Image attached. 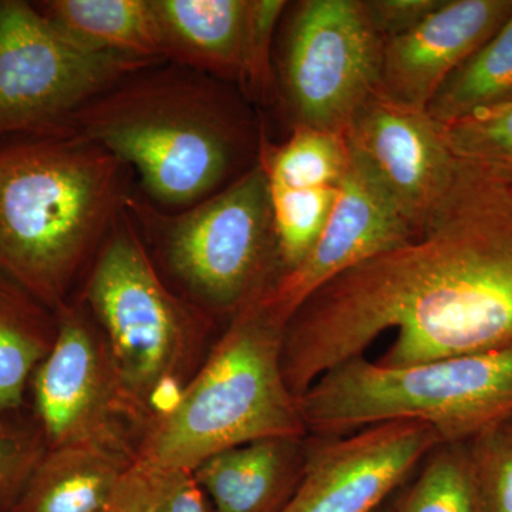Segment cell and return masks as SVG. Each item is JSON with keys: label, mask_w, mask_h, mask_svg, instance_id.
<instances>
[{"label": "cell", "mask_w": 512, "mask_h": 512, "mask_svg": "<svg viewBox=\"0 0 512 512\" xmlns=\"http://www.w3.org/2000/svg\"><path fill=\"white\" fill-rule=\"evenodd\" d=\"M387 330L396 335L376 363L393 369L512 345L510 185L464 164L456 192L420 238L306 299L284 332L289 390L299 399Z\"/></svg>", "instance_id": "1"}, {"label": "cell", "mask_w": 512, "mask_h": 512, "mask_svg": "<svg viewBox=\"0 0 512 512\" xmlns=\"http://www.w3.org/2000/svg\"><path fill=\"white\" fill-rule=\"evenodd\" d=\"M72 131L133 168L143 197L165 211L207 200L251 170L265 134L228 83L171 63L90 101Z\"/></svg>", "instance_id": "2"}, {"label": "cell", "mask_w": 512, "mask_h": 512, "mask_svg": "<svg viewBox=\"0 0 512 512\" xmlns=\"http://www.w3.org/2000/svg\"><path fill=\"white\" fill-rule=\"evenodd\" d=\"M127 170L79 134L0 144V276L62 308L126 208Z\"/></svg>", "instance_id": "3"}, {"label": "cell", "mask_w": 512, "mask_h": 512, "mask_svg": "<svg viewBox=\"0 0 512 512\" xmlns=\"http://www.w3.org/2000/svg\"><path fill=\"white\" fill-rule=\"evenodd\" d=\"M285 328L259 299L235 313L197 375L151 419L137 460L192 473L229 448L309 436L282 369Z\"/></svg>", "instance_id": "4"}, {"label": "cell", "mask_w": 512, "mask_h": 512, "mask_svg": "<svg viewBox=\"0 0 512 512\" xmlns=\"http://www.w3.org/2000/svg\"><path fill=\"white\" fill-rule=\"evenodd\" d=\"M298 406L316 437L420 421L443 443H467L512 417V345L396 369L352 357L323 373Z\"/></svg>", "instance_id": "5"}, {"label": "cell", "mask_w": 512, "mask_h": 512, "mask_svg": "<svg viewBox=\"0 0 512 512\" xmlns=\"http://www.w3.org/2000/svg\"><path fill=\"white\" fill-rule=\"evenodd\" d=\"M86 301L134 409L164 412L181 392L207 316L167 288L126 208L97 252Z\"/></svg>", "instance_id": "6"}, {"label": "cell", "mask_w": 512, "mask_h": 512, "mask_svg": "<svg viewBox=\"0 0 512 512\" xmlns=\"http://www.w3.org/2000/svg\"><path fill=\"white\" fill-rule=\"evenodd\" d=\"M126 211L201 311L232 318L284 275L268 178L259 163L185 210H161L131 194Z\"/></svg>", "instance_id": "7"}, {"label": "cell", "mask_w": 512, "mask_h": 512, "mask_svg": "<svg viewBox=\"0 0 512 512\" xmlns=\"http://www.w3.org/2000/svg\"><path fill=\"white\" fill-rule=\"evenodd\" d=\"M151 66L77 42L33 3L0 0V140L69 136L77 111Z\"/></svg>", "instance_id": "8"}, {"label": "cell", "mask_w": 512, "mask_h": 512, "mask_svg": "<svg viewBox=\"0 0 512 512\" xmlns=\"http://www.w3.org/2000/svg\"><path fill=\"white\" fill-rule=\"evenodd\" d=\"M383 50L363 0L296 3L278 74L293 127L345 134L380 89Z\"/></svg>", "instance_id": "9"}, {"label": "cell", "mask_w": 512, "mask_h": 512, "mask_svg": "<svg viewBox=\"0 0 512 512\" xmlns=\"http://www.w3.org/2000/svg\"><path fill=\"white\" fill-rule=\"evenodd\" d=\"M350 151L412 225L419 238L447 207L464 173L427 110L377 90L345 133Z\"/></svg>", "instance_id": "10"}, {"label": "cell", "mask_w": 512, "mask_h": 512, "mask_svg": "<svg viewBox=\"0 0 512 512\" xmlns=\"http://www.w3.org/2000/svg\"><path fill=\"white\" fill-rule=\"evenodd\" d=\"M55 343L32 377L39 431L47 448L126 444L121 416H140L121 386L106 342L76 308L55 312Z\"/></svg>", "instance_id": "11"}, {"label": "cell", "mask_w": 512, "mask_h": 512, "mask_svg": "<svg viewBox=\"0 0 512 512\" xmlns=\"http://www.w3.org/2000/svg\"><path fill=\"white\" fill-rule=\"evenodd\" d=\"M323 439L309 441L303 476L281 512H375L443 444L420 421H392Z\"/></svg>", "instance_id": "12"}, {"label": "cell", "mask_w": 512, "mask_h": 512, "mask_svg": "<svg viewBox=\"0 0 512 512\" xmlns=\"http://www.w3.org/2000/svg\"><path fill=\"white\" fill-rule=\"evenodd\" d=\"M417 238L382 185L352 154L318 241L259 301L286 325L306 299L336 276Z\"/></svg>", "instance_id": "13"}, {"label": "cell", "mask_w": 512, "mask_h": 512, "mask_svg": "<svg viewBox=\"0 0 512 512\" xmlns=\"http://www.w3.org/2000/svg\"><path fill=\"white\" fill-rule=\"evenodd\" d=\"M511 13L512 0H441L412 32L384 45L380 90L406 106L427 110L441 84Z\"/></svg>", "instance_id": "14"}, {"label": "cell", "mask_w": 512, "mask_h": 512, "mask_svg": "<svg viewBox=\"0 0 512 512\" xmlns=\"http://www.w3.org/2000/svg\"><path fill=\"white\" fill-rule=\"evenodd\" d=\"M309 436L229 448L192 471L215 512H281L305 470Z\"/></svg>", "instance_id": "15"}, {"label": "cell", "mask_w": 512, "mask_h": 512, "mask_svg": "<svg viewBox=\"0 0 512 512\" xmlns=\"http://www.w3.org/2000/svg\"><path fill=\"white\" fill-rule=\"evenodd\" d=\"M153 6L165 63L239 84L249 0H153Z\"/></svg>", "instance_id": "16"}, {"label": "cell", "mask_w": 512, "mask_h": 512, "mask_svg": "<svg viewBox=\"0 0 512 512\" xmlns=\"http://www.w3.org/2000/svg\"><path fill=\"white\" fill-rule=\"evenodd\" d=\"M134 458L127 444L47 448L9 512H101Z\"/></svg>", "instance_id": "17"}, {"label": "cell", "mask_w": 512, "mask_h": 512, "mask_svg": "<svg viewBox=\"0 0 512 512\" xmlns=\"http://www.w3.org/2000/svg\"><path fill=\"white\" fill-rule=\"evenodd\" d=\"M33 5L57 28L92 49L165 63L153 0H45Z\"/></svg>", "instance_id": "18"}, {"label": "cell", "mask_w": 512, "mask_h": 512, "mask_svg": "<svg viewBox=\"0 0 512 512\" xmlns=\"http://www.w3.org/2000/svg\"><path fill=\"white\" fill-rule=\"evenodd\" d=\"M56 332L55 312L0 276V417L22 406Z\"/></svg>", "instance_id": "19"}, {"label": "cell", "mask_w": 512, "mask_h": 512, "mask_svg": "<svg viewBox=\"0 0 512 512\" xmlns=\"http://www.w3.org/2000/svg\"><path fill=\"white\" fill-rule=\"evenodd\" d=\"M512 103V13L476 53L441 84L427 113L450 124Z\"/></svg>", "instance_id": "20"}, {"label": "cell", "mask_w": 512, "mask_h": 512, "mask_svg": "<svg viewBox=\"0 0 512 512\" xmlns=\"http://www.w3.org/2000/svg\"><path fill=\"white\" fill-rule=\"evenodd\" d=\"M258 163L268 183L286 188H338L348 174L352 153L345 134L295 126L284 143L262 137Z\"/></svg>", "instance_id": "21"}, {"label": "cell", "mask_w": 512, "mask_h": 512, "mask_svg": "<svg viewBox=\"0 0 512 512\" xmlns=\"http://www.w3.org/2000/svg\"><path fill=\"white\" fill-rule=\"evenodd\" d=\"M394 512H481L466 443H443L424 458Z\"/></svg>", "instance_id": "22"}, {"label": "cell", "mask_w": 512, "mask_h": 512, "mask_svg": "<svg viewBox=\"0 0 512 512\" xmlns=\"http://www.w3.org/2000/svg\"><path fill=\"white\" fill-rule=\"evenodd\" d=\"M272 214L284 274L303 261L318 241L338 197V188H286L269 184Z\"/></svg>", "instance_id": "23"}, {"label": "cell", "mask_w": 512, "mask_h": 512, "mask_svg": "<svg viewBox=\"0 0 512 512\" xmlns=\"http://www.w3.org/2000/svg\"><path fill=\"white\" fill-rule=\"evenodd\" d=\"M451 153L487 177L512 185V103L441 124Z\"/></svg>", "instance_id": "24"}, {"label": "cell", "mask_w": 512, "mask_h": 512, "mask_svg": "<svg viewBox=\"0 0 512 512\" xmlns=\"http://www.w3.org/2000/svg\"><path fill=\"white\" fill-rule=\"evenodd\" d=\"M466 444L481 512H512V417Z\"/></svg>", "instance_id": "25"}, {"label": "cell", "mask_w": 512, "mask_h": 512, "mask_svg": "<svg viewBox=\"0 0 512 512\" xmlns=\"http://www.w3.org/2000/svg\"><path fill=\"white\" fill-rule=\"evenodd\" d=\"M286 5L288 3L284 0H249L247 37L238 84L247 101L269 103L278 90L272 45L276 26Z\"/></svg>", "instance_id": "26"}, {"label": "cell", "mask_w": 512, "mask_h": 512, "mask_svg": "<svg viewBox=\"0 0 512 512\" xmlns=\"http://www.w3.org/2000/svg\"><path fill=\"white\" fill-rule=\"evenodd\" d=\"M46 450L39 430L22 429L0 417V511H10Z\"/></svg>", "instance_id": "27"}, {"label": "cell", "mask_w": 512, "mask_h": 512, "mask_svg": "<svg viewBox=\"0 0 512 512\" xmlns=\"http://www.w3.org/2000/svg\"><path fill=\"white\" fill-rule=\"evenodd\" d=\"M184 473H170L134 458L101 512H156Z\"/></svg>", "instance_id": "28"}, {"label": "cell", "mask_w": 512, "mask_h": 512, "mask_svg": "<svg viewBox=\"0 0 512 512\" xmlns=\"http://www.w3.org/2000/svg\"><path fill=\"white\" fill-rule=\"evenodd\" d=\"M440 3L441 0H363L367 18L384 45L412 32Z\"/></svg>", "instance_id": "29"}, {"label": "cell", "mask_w": 512, "mask_h": 512, "mask_svg": "<svg viewBox=\"0 0 512 512\" xmlns=\"http://www.w3.org/2000/svg\"><path fill=\"white\" fill-rule=\"evenodd\" d=\"M156 512H215V508L192 473H184Z\"/></svg>", "instance_id": "30"}, {"label": "cell", "mask_w": 512, "mask_h": 512, "mask_svg": "<svg viewBox=\"0 0 512 512\" xmlns=\"http://www.w3.org/2000/svg\"><path fill=\"white\" fill-rule=\"evenodd\" d=\"M375 512H394L393 508H379V510L375 511Z\"/></svg>", "instance_id": "31"}, {"label": "cell", "mask_w": 512, "mask_h": 512, "mask_svg": "<svg viewBox=\"0 0 512 512\" xmlns=\"http://www.w3.org/2000/svg\"><path fill=\"white\" fill-rule=\"evenodd\" d=\"M510 190H511V194H512V185H510Z\"/></svg>", "instance_id": "32"}, {"label": "cell", "mask_w": 512, "mask_h": 512, "mask_svg": "<svg viewBox=\"0 0 512 512\" xmlns=\"http://www.w3.org/2000/svg\"><path fill=\"white\" fill-rule=\"evenodd\" d=\"M0 512H2V511H0Z\"/></svg>", "instance_id": "33"}]
</instances>
